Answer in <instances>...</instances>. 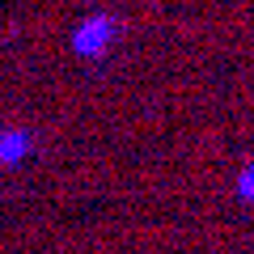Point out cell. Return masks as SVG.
<instances>
[{
	"label": "cell",
	"mask_w": 254,
	"mask_h": 254,
	"mask_svg": "<svg viewBox=\"0 0 254 254\" xmlns=\"http://www.w3.org/2000/svg\"><path fill=\"white\" fill-rule=\"evenodd\" d=\"M237 190H242V199H254V165L242 174V182H237Z\"/></svg>",
	"instance_id": "1"
}]
</instances>
